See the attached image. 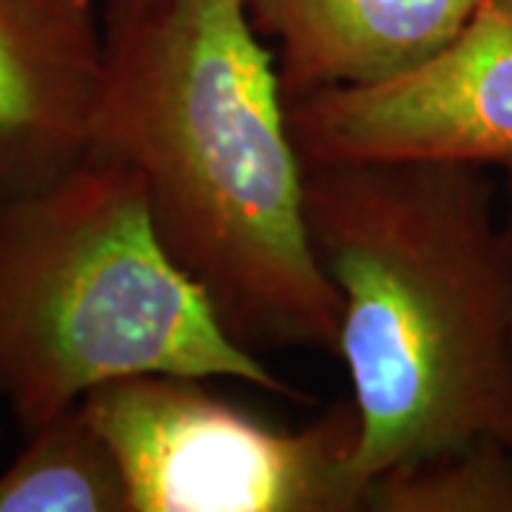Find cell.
Masks as SVG:
<instances>
[{
    "instance_id": "3957f363",
    "label": "cell",
    "mask_w": 512,
    "mask_h": 512,
    "mask_svg": "<svg viewBox=\"0 0 512 512\" xmlns=\"http://www.w3.org/2000/svg\"><path fill=\"white\" fill-rule=\"evenodd\" d=\"M146 373L299 396L168 256L128 163L89 154L55 183L0 197V402L23 430Z\"/></svg>"
},
{
    "instance_id": "8992f818",
    "label": "cell",
    "mask_w": 512,
    "mask_h": 512,
    "mask_svg": "<svg viewBox=\"0 0 512 512\" xmlns=\"http://www.w3.org/2000/svg\"><path fill=\"white\" fill-rule=\"evenodd\" d=\"M106 74L94 0H0V197L55 183L92 154Z\"/></svg>"
},
{
    "instance_id": "9c48e42d",
    "label": "cell",
    "mask_w": 512,
    "mask_h": 512,
    "mask_svg": "<svg viewBox=\"0 0 512 512\" xmlns=\"http://www.w3.org/2000/svg\"><path fill=\"white\" fill-rule=\"evenodd\" d=\"M362 510L512 512V450L473 441L393 467L367 484Z\"/></svg>"
},
{
    "instance_id": "6da1fadb",
    "label": "cell",
    "mask_w": 512,
    "mask_h": 512,
    "mask_svg": "<svg viewBox=\"0 0 512 512\" xmlns=\"http://www.w3.org/2000/svg\"><path fill=\"white\" fill-rule=\"evenodd\" d=\"M92 154L143 177L165 251L242 348L336 353L288 97L239 0H165L111 43Z\"/></svg>"
},
{
    "instance_id": "52a82bcc",
    "label": "cell",
    "mask_w": 512,
    "mask_h": 512,
    "mask_svg": "<svg viewBox=\"0 0 512 512\" xmlns=\"http://www.w3.org/2000/svg\"><path fill=\"white\" fill-rule=\"evenodd\" d=\"M279 46L285 97L373 86L410 72L461 32L484 0H239Z\"/></svg>"
},
{
    "instance_id": "277c9868",
    "label": "cell",
    "mask_w": 512,
    "mask_h": 512,
    "mask_svg": "<svg viewBox=\"0 0 512 512\" xmlns=\"http://www.w3.org/2000/svg\"><path fill=\"white\" fill-rule=\"evenodd\" d=\"M80 407L120 467L128 512L362 510L353 399L293 433L171 373L100 384Z\"/></svg>"
},
{
    "instance_id": "ba28073f",
    "label": "cell",
    "mask_w": 512,
    "mask_h": 512,
    "mask_svg": "<svg viewBox=\"0 0 512 512\" xmlns=\"http://www.w3.org/2000/svg\"><path fill=\"white\" fill-rule=\"evenodd\" d=\"M0 512H128L120 467L80 404L29 430L0 473Z\"/></svg>"
},
{
    "instance_id": "30bf717a",
    "label": "cell",
    "mask_w": 512,
    "mask_h": 512,
    "mask_svg": "<svg viewBox=\"0 0 512 512\" xmlns=\"http://www.w3.org/2000/svg\"><path fill=\"white\" fill-rule=\"evenodd\" d=\"M165 0H103V26L106 43H120L123 37L137 32Z\"/></svg>"
},
{
    "instance_id": "7a4b0ae2",
    "label": "cell",
    "mask_w": 512,
    "mask_h": 512,
    "mask_svg": "<svg viewBox=\"0 0 512 512\" xmlns=\"http://www.w3.org/2000/svg\"><path fill=\"white\" fill-rule=\"evenodd\" d=\"M313 251L339 296L356 481L473 441L512 450V225L487 168L305 165Z\"/></svg>"
},
{
    "instance_id": "5b68a950",
    "label": "cell",
    "mask_w": 512,
    "mask_h": 512,
    "mask_svg": "<svg viewBox=\"0 0 512 512\" xmlns=\"http://www.w3.org/2000/svg\"><path fill=\"white\" fill-rule=\"evenodd\" d=\"M305 165H512V0H484L447 46L373 86L288 97Z\"/></svg>"
},
{
    "instance_id": "8fae6325",
    "label": "cell",
    "mask_w": 512,
    "mask_h": 512,
    "mask_svg": "<svg viewBox=\"0 0 512 512\" xmlns=\"http://www.w3.org/2000/svg\"><path fill=\"white\" fill-rule=\"evenodd\" d=\"M504 171V194H507V205H510V211H507V217H510V225H512V165H507V168H501Z\"/></svg>"
}]
</instances>
